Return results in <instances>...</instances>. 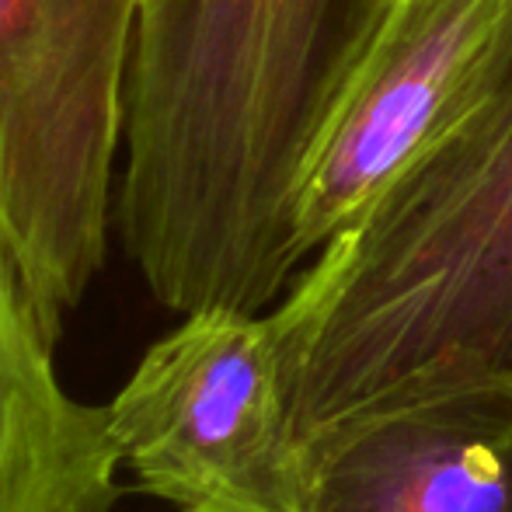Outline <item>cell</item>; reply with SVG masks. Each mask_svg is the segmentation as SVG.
I'll use <instances>...</instances> for the list:
<instances>
[{
    "mask_svg": "<svg viewBox=\"0 0 512 512\" xmlns=\"http://www.w3.org/2000/svg\"><path fill=\"white\" fill-rule=\"evenodd\" d=\"M380 0H140L115 220L175 314H265L307 262V154Z\"/></svg>",
    "mask_w": 512,
    "mask_h": 512,
    "instance_id": "obj_1",
    "label": "cell"
},
{
    "mask_svg": "<svg viewBox=\"0 0 512 512\" xmlns=\"http://www.w3.org/2000/svg\"><path fill=\"white\" fill-rule=\"evenodd\" d=\"M269 321L300 446L373 411L512 384V63L317 251Z\"/></svg>",
    "mask_w": 512,
    "mask_h": 512,
    "instance_id": "obj_2",
    "label": "cell"
},
{
    "mask_svg": "<svg viewBox=\"0 0 512 512\" xmlns=\"http://www.w3.org/2000/svg\"><path fill=\"white\" fill-rule=\"evenodd\" d=\"M140 0H0V227L60 342L105 265Z\"/></svg>",
    "mask_w": 512,
    "mask_h": 512,
    "instance_id": "obj_3",
    "label": "cell"
},
{
    "mask_svg": "<svg viewBox=\"0 0 512 512\" xmlns=\"http://www.w3.org/2000/svg\"><path fill=\"white\" fill-rule=\"evenodd\" d=\"M119 464L175 512H310L269 314L203 310L108 401Z\"/></svg>",
    "mask_w": 512,
    "mask_h": 512,
    "instance_id": "obj_4",
    "label": "cell"
},
{
    "mask_svg": "<svg viewBox=\"0 0 512 512\" xmlns=\"http://www.w3.org/2000/svg\"><path fill=\"white\" fill-rule=\"evenodd\" d=\"M512 63V0H380L307 154L297 237L317 255L474 112Z\"/></svg>",
    "mask_w": 512,
    "mask_h": 512,
    "instance_id": "obj_5",
    "label": "cell"
},
{
    "mask_svg": "<svg viewBox=\"0 0 512 512\" xmlns=\"http://www.w3.org/2000/svg\"><path fill=\"white\" fill-rule=\"evenodd\" d=\"M304 453L310 512H512V384L373 411Z\"/></svg>",
    "mask_w": 512,
    "mask_h": 512,
    "instance_id": "obj_6",
    "label": "cell"
},
{
    "mask_svg": "<svg viewBox=\"0 0 512 512\" xmlns=\"http://www.w3.org/2000/svg\"><path fill=\"white\" fill-rule=\"evenodd\" d=\"M53 345L0 227V512H112L122 464L108 405L60 384Z\"/></svg>",
    "mask_w": 512,
    "mask_h": 512,
    "instance_id": "obj_7",
    "label": "cell"
}]
</instances>
